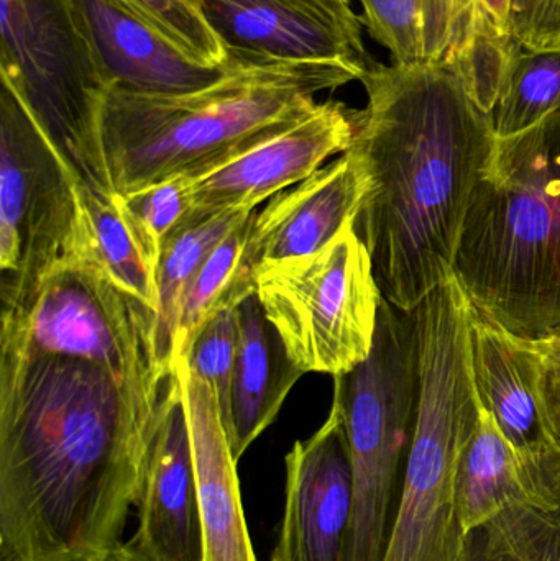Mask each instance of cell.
Listing matches in <instances>:
<instances>
[{
    "label": "cell",
    "mask_w": 560,
    "mask_h": 561,
    "mask_svg": "<svg viewBox=\"0 0 560 561\" xmlns=\"http://www.w3.org/2000/svg\"><path fill=\"white\" fill-rule=\"evenodd\" d=\"M176 369L132 382L0 346V561L107 559L124 546Z\"/></svg>",
    "instance_id": "1"
},
{
    "label": "cell",
    "mask_w": 560,
    "mask_h": 561,
    "mask_svg": "<svg viewBox=\"0 0 560 561\" xmlns=\"http://www.w3.org/2000/svg\"><path fill=\"white\" fill-rule=\"evenodd\" d=\"M361 82L368 101L352 147L372 186L354 227L384 299L414 312L454 278L470 196L496 140L492 115L449 61H372Z\"/></svg>",
    "instance_id": "2"
},
{
    "label": "cell",
    "mask_w": 560,
    "mask_h": 561,
    "mask_svg": "<svg viewBox=\"0 0 560 561\" xmlns=\"http://www.w3.org/2000/svg\"><path fill=\"white\" fill-rule=\"evenodd\" d=\"M229 56L230 71L201 91L105 92L99 137L112 193L199 176L301 121L318 105L319 92L361 81L368 69Z\"/></svg>",
    "instance_id": "3"
},
{
    "label": "cell",
    "mask_w": 560,
    "mask_h": 561,
    "mask_svg": "<svg viewBox=\"0 0 560 561\" xmlns=\"http://www.w3.org/2000/svg\"><path fill=\"white\" fill-rule=\"evenodd\" d=\"M454 276L479 319L525 342L560 335V107L496 138L470 196Z\"/></svg>",
    "instance_id": "4"
},
{
    "label": "cell",
    "mask_w": 560,
    "mask_h": 561,
    "mask_svg": "<svg viewBox=\"0 0 560 561\" xmlns=\"http://www.w3.org/2000/svg\"><path fill=\"white\" fill-rule=\"evenodd\" d=\"M414 317L420 401L381 561H456L466 539L456 513L457 468L482 412L472 375V306L453 278Z\"/></svg>",
    "instance_id": "5"
},
{
    "label": "cell",
    "mask_w": 560,
    "mask_h": 561,
    "mask_svg": "<svg viewBox=\"0 0 560 561\" xmlns=\"http://www.w3.org/2000/svg\"><path fill=\"white\" fill-rule=\"evenodd\" d=\"M418 401L416 317L384 299L370 355L352 371L334 376L332 408L344 424L352 468V517L342 561L384 560Z\"/></svg>",
    "instance_id": "6"
},
{
    "label": "cell",
    "mask_w": 560,
    "mask_h": 561,
    "mask_svg": "<svg viewBox=\"0 0 560 561\" xmlns=\"http://www.w3.org/2000/svg\"><path fill=\"white\" fill-rule=\"evenodd\" d=\"M0 71L79 181L112 193L99 121L104 79L76 0H0Z\"/></svg>",
    "instance_id": "7"
},
{
    "label": "cell",
    "mask_w": 560,
    "mask_h": 561,
    "mask_svg": "<svg viewBox=\"0 0 560 561\" xmlns=\"http://www.w3.org/2000/svg\"><path fill=\"white\" fill-rule=\"evenodd\" d=\"M255 293L305 375H344L370 355L384 296L354 224L315 255L256 272Z\"/></svg>",
    "instance_id": "8"
},
{
    "label": "cell",
    "mask_w": 560,
    "mask_h": 561,
    "mask_svg": "<svg viewBox=\"0 0 560 561\" xmlns=\"http://www.w3.org/2000/svg\"><path fill=\"white\" fill-rule=\"evenodd\" d=\"M79 180L2 82L0 91V297L22 306L66 260L82 256Z\"/></svg>",
    "instance_id": "9"
},
{
    "label": "cell",
    "mask_w": 560,
    "mask_h": 561,
    "mask_svg": "<svg viewBox=\"0 0 560 561\" xmlns=\"http://www.w3.org/2000/svg\"><path fill=\"white\" fill-rule=\"evenodd\" d=\"M0 346L95 363L122 381L167 375L157 356V310L91 260L59 263L15 309L2 310Z\"/></svg>",
    "instance_id": "10"
},
{
    "label": "cell",
    "mask_w": 560,
    "mask_h": 561,
    "mask_svg": "<svg viewBox=\"0 0 560 561\" xmlns=\"http://www.w3.org/2000/svg\"><path fill=\"white\" fill-rule=\"evenodd\" d=\"M362 111L341 101L318 102L301 121L191 180L194 209L255 210L256 206L351 150Z\"/></svg>",
    "instance_id": "11"
},
{
    "label": "cell",
    "mask_w": 560,
    "mask_h": 561,
    "mask_svg": "<svg viewBox=\"0 0 560 561\" xmlns=\"http://www.w3.org/2000/svg\"><path fill=\"white\" fill-rule=\"evenodd\" d=\"M285 504L270 561H342L352 517L347 435L334 408L285 457Z\"/></svg>",
    "instance_id": "12"
},
{
    "label": "cell",
    "mask_w": 560,
    "mask_h": 561,
    "mask_svg": "<svg viewBox=\"0 0 560 561\" xmlns=\"http://www.w3.org/2000/svg\"><path fill=\"white\" fill-rule=\"evenodd\" d=\"M204 15L227 53L288 62L367 69L362 20L325 0H203Z\"/></svg>",
    "instance_id": "13"
},
{
    "label": "cell",
    "mask_w": 560,
    "mask_h": 561,
    "mask_svg": "<svg viewBox=\"0 0 560 561\" xmlns=\"http://www.w3.org/2000/svg\"><path fill=\"white\" fill-rule=\"evenodd\" d=\"M372 178L354 147L282 191L253 214L243 266L255 279L265 266L315 255L355 224Z\"/></svg>",
    "instance_id": "14"
},
{
    "label": "cell",
    "mask_w": 560,
    "mask_h": 561,
    "mask_svg": "<svg viewBox=\"0 0 560 561\" xmlns=\"http://www.w3.org/2000/svg\"><path fill=\"white\" fill-rule=\"evenodd\" d=\"M137 507L138 529L127 543L138 556L148 561H204L203 520L178 368Z\"/></svg>",
    "instance_id": "15"
},
{
    "label": "cell",
    "mask_w": 560,
    "mask_h": 561,
    "mask_svg": "<svg viewBox=\"0 0 560 561\" xmlns=\"http://www.w3.org/2000/svg\"><path fill=\"white\" fill-rule=\"evenodd\" d=\"M105 88L145 95H174L209 88L230 71L201 65L122 0H76Z\"/></svg>",
    "instance_id": "16"
},
{
    "label": "cell",
    "mask_w": 560,
    "mask_h": 561,
    "mask_svg": "<svg viewBox=\"0 0 560 561\" xmlns=\"http://www.w3.org/2000/svg\"><path fill=\"white\" fill-rule=\"evenodd\" d=\"M190 424L204 561H256L243 514L237 463L213 388L176 365Z\"/></svg>",
    "instance_id": "17"
},
{
    "label": "cell",
    "mask_w": 560,
    "mask_h": 561,
    "mask_svg": "<svg viewBox=\"0 0 560 561\" xmlns=\"http://www.w3.org/2000/svg\"><path fill=\"white\" fill-rule=\"evenodd\" d=\"M472 375L480 405L525 465L560 457L549 440L536 392V366L525 340L473 316L470 323Z\"/></svg>",
    "instance_id": "18"
},
{
    "label": "cell",
    "mask_w": 560,
    "mask_h": 561,
    "mask_svg": "<svg viewBox=\"0 0 560 561\" xmlns=\"http://www.w3.org/2000/svg\"><path fill=\"white\" fill-rule=\"evenodd\" d=\"M237 325L239 342L227 437L239 461L276 421L283 402L305 373L289 358L256 293L237 306Z\"/></svg>",
    "instance_id": "19"
},
{
    "label": "cell",
    "mask_w": 560,
    "mask_h": 561,
    "mask_svg": "<svg viewBox=\"0 0 560 561\" xmlns=\"http://www.w3.org/2000/svg\"><path fill=\"white\" fill-rule=\"evenodd\" d=\"M559 470L560 458L545 465L523 463L495 419L482 408L457 468L456 513L464 536L499 516L508 504Z\"/></svg>",
    "instance_id": "20"
},
{
    "label": "cell",
    "mask_w": 560,
    "mask_h": 561,
    "mask_svg": "<svg viewBox=\"0 0 560 561\" xmlns=\"http://www.w3.org/2000/svg\"><path fill=\"white\" fill-rule=\"evenodd\" d=\"M362 25L390 51L391 65L446 61L459 42L473 0H361Z\"/></svg>",
    "instance_id": "21"
},
{
    "label": "cell",
    "mask_w": 560,
    "mask_h": 561,
    "mask_svg": "<svg viewBox=\"0 0 560 561\" xmlns=\"http://www.w3.org/2000/svg\"><path fill=\"white\" fill-rule=\"evenodd\" d=\"M456 561H560V470L467 534Z\"/></svg>",
    "instance_id": "22"
},
{
    "label": "cell",
    "mask_w": 560,
    "mask_h": 561,
    "mask_svg": "<svg viewBox=\"0 0 560 561\" xmlns=\"http://www.w3.org/2000/svg\"><path fill=\"white\" fill-rule=\"evenodd\" d=\"M252 213L194 209L164 243L157 266V356L164 371L176 369L174 343L187 289L220 240Z\"/></svg>",
    "instance_id": "23"
},
{
    "label": "cell",
    "mask_w": 560,
    "mask_h": 561,
    "mask_svg": "<svg viewBox=\"0 0 560 561\" xmlns=\"http://www.w3.org/2000/svg\"><path fill=\"white\" fill-rule=\"evenodd\" d=\"M78 194L84 226L82 259L157 310V273L125 224L115 194L92 190L81 181Z\"/></svg>",
    "instance_id": "24"
},
{
    "label": "cell",
    "mask_w": 560,
    "mask_h": 561,
    "mask_svg": "<svg viewBox=\"0 0 560 561\" xmlns=\"http://www.w3.org/2000/svg\"><path fill=\"white\" fill-rule=\"evenodd\" d=\"M253 214L255 210L220 240L187 289L174 343V366L186 356L194 340L213 317L239 306L255 293V279L243 266V252Z\"/></svg>",
    "instance_id": "25"
},
{
    "label": "cell",
    "mask_w": 560,
    "mask_h": 561,
    "mask_svg": "<svg viewBox=\"0 0 560 561\" xmlns=\"http://www.w3.org/2000/svg\"><path fill=\"white\" fill-rule=\"evenodd\" d=\"M523 45L487 0H473L466 28L446 61L480 111L492 114Z\"/></svg>",
    "instance_id": "26"
},
{
    "label": "cell",
    "mask_w": 560,
    "mask_h": 561,
    "mask_svg": "<svg viewBox=\"0 0 560 561\" xmlns=\"http://www.w3.org/2000/svg\"><path fill=\"white\" fill-rule=\"evenodd\" d=\"M560 107V49H526L513 62L493 108L496 138L528 130Z\"/></svg>",
    "instance_id": "27"
},
{
    "label": "cell",
    "mask_w": 560,
    "mask_h": 561,
    "mask_svg": "<svg viewBox=\"0 0 560 561\" xmlns=\"http://www.w3.org/2000/svg\"><path fill=\"white\" fill-rule=\"evenodd\" d=\"M115 199L125 224L157 273L164 243L193 214L190 178H173L132 193L115 194Z\"/></svg>",
    "instance_id": "28"
},
{
    "label": "cell",
    "mask_w": 560,
    "mask_h": 561,
    "mask_svg": "<svg viewBox=\"0 0 560 561\" xmlns=\"http://www.w3.org/2000/svg\"><path fill=\"white\" fill-rule=\"evenodd\" d=\"M135 13L160 30L194 61L226 65L229 53L204 15L203 0H122Z\"/></svg>",
    "instance_id": "29"
},
{
    "label": "cell",
    "mask_w": 560,
    "mask_h": 561,
    "mask_svg": "<svg viewBox=\"0 0 560 561\" xmlns=\"http://www.w3.org/2000/svg\"><path fill=\"white\" fill-rule=\"evenodd\" d=\"M237 342H239L237 307H230L217 313L204 325L191 345L190 352L180 362L191 375L197 376L213 388L226 432L230 424Z\"/></svg>",
    "instance_id": "30"
},
{
    "label": "cell",
    "mask_w": 560,
    "mask_h": 561,
    "mask_svg": "<svg viewBox=\"0 0 560 561\" xmlns=\"http://www.w3.org/2000/svg\"><path fill=\"white\" fill-rule=\"evenodd\" d=\"M526 49H560V0H487Z\"/></svg>",
    "instance_id": "31"
},
{
    "label": "cell",
    "mask_w": 560,
    "mask_h": 561,
    "mask_svg": "<svg viewBox=\"0 0 560 561\" xmlns=\"http://www.w3.org/2000/svg\"><path fill=\"white\" fill-rule=\"evenodd\" d=\"M536 366V392L542 422L560 455V335L528 342Z\"/></svg>",
    "instance_id": "32"
},
{
    "label": "cell",
    "mask_w": 560,
    "mask_h": 561,
    "mask_svg": "<svg viewBox=\"0 0 560 561\" xmlns=\"http://www.w3.org/2000/svg\"><path fill=\"white\" fill-rule=\"evenodd\" d=\"M107 561H148L145 560L144 557L138 556L127 542H124V546L121 549L115 550L114 553L108 556Z\"/></svg>",
    "instance_id": "33"
},
{
    "label": "cell",
    "mask_w": 560,
    "mask_h": 561,
    "mask_svg": "<svg viewBox=\"0 0 560 561\" xmlns=\"http://www.w3.org/2000/svg\"><path fill=\"white\" fill-rule=\"evenodd\" d=\"M332 9L338 10L342 16L351 20H361V16L352 10L351 0H325Z\"/></svg>",
    "instance_id": "34"
},
{
    "label": "cell",
    "mask_w": 560,
    "mask_h": 561,
    "mask_svg": "<svg viewBox=\"0 0 560 561\" xmlns=\"http://www.w3.org/2000/svg\"><path fill=\"white\" fill-rule=\"evenodd\" d=\"M108 559V557H107ZM107 559H104V557H98V559H88V560H82V561H107Z\"/></svg>",
    "instance_id": "35"
}]
</instances>
